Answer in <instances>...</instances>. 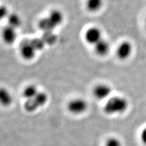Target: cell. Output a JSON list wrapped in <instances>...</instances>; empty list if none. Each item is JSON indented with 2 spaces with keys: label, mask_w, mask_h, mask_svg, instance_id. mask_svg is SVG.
<instances>
[{
  "label": "cell",
  "mask_w": 146,
  "mask_h": 146,
  "mask_svg": "<svg viewBox=\"0 0 146 146\" xmlns=\"http://www.w3.org/2000/svg\"><path fill=\"white\" fill-rule=\"evenodd\" d=\"M103 6V0H86V6L90 12H97Z\"/></svg>",
  "instance_id": "cell-13"
},
{
  "label": "cell",
  "mask_w": 146,
  "mask_h": 146,
  "mask_svg": "<svg viewBox=\"0 0 146 146\" xmlns=\"http://www.w3.org/2000/svg\"><path fill=\"white\" fill-rule=\"evenodd\" d=\"M38 93L39 91L35 85H30L25 88L23 92V96L24 98L28 100L35 97Z\"/></svg>",
  "instance_id": "cell-14"
},
{
  "label": "cell",
  "mask_w": 146,
  "mask_h": 146,
  "mask_svg": "<svg viewBox=\"0 0 146 146\" xmlns=\"http://www.w3.org/2000/svg\"><path fill=\"white\" fill-rule=\"evenodd\" d=\"M145 26H146V17H145Z\"/></svg>",
  "instance_id": "cell-18"
},
{
  "label": "cell",
  "mask_w": 146,
  "mask_h": 146,
  "mask_svg": "<svg viewBox=\"0 0 146 146\" xmlns=\"http://www.w3.org/2000/svg\"><path fill=\"white\" fill-rule=\"evenodd\" d=\"M36 49L34 46L31 42H25L21 46L20 53L21 56L26 60H31L33 59L36 54Z\"/></svg>",
  "instance_id": "cell-6"
},
{
  "label": "cell",
  "mask_w": 146,
  "mask_h": 146,
  "mask_svg": "<svg viewBox=\"0 0 146 146\" xmlns=\"http://www.w3.org/2000/svg\"><path fill=\"white\" fill-rule=\"evenodd\" d=\"M13 98L11 93L5 88H0V104L9 107L12 104Z\"/></svg>",
  "instance_id": "cell-11"
},
{
  "label": "cell",
  "mask_w": 146,
  "mask_h": 146,
  "mask_svg": "<svg viewBox=\"0 0 146 146\" xmlns=\"http://www.w3.org/2000/svg\"><path fill=\"white\" fill-rule=\"evenodd\" d=\"M102 38L101 31L97 27H91L85 33V39L86 42L94 45Z\"/></svg>",
  "instance_id": "cell-4"
},
{
  "label": "cell",
  "mask_w": 146,
  "mask_h": 146,
  "mask_svg": "<svg viewBox=\"0 0 146 146\" xmlns=\"http://www.w3.org/2000/svg\"><path fill=\"white\" fill-rule=\"evenodd\" d=\"M9 15L7 9L6 7H0V20L3 19L4 18H7Z\"/></svg>",
  "instance_id": "cell-16"
},
{
  "label": "cell",
  "mask_w": 146,
  "mask_h": 146,
  "mask_svg": "<svg viewBox=\"0 0 146 146\" xmlns=\"http://www.w3.org/2000/svg\"><path fill=\"white\" fill-rule=\"evenodd\" d=\"M127 100L121 96H114L108 99L104 107L105 113L108 115H114L124 113L128 108Z\"/></svg>",
  "instance_id": "cell-1"
},
{
  "label": "cell",
  "mask_w": 146,
  "mask_h": 146,
  "mask_svg": "<svg viewBox=\"0 0 146 146\" xmlns=\"http://www.w3.org/2000/svg\"><path fill=\"white\" fill-rule=\"evenodd\" d=\"M7 23L13 28L17 29L22 24V20L20 15L16 13H9L7 18Z\"/></svg>",
  "instance_id": "cell-12"
},
{
  "label": "cell",
  "mask_w": 146,
  "mask_h": 146,
  "mask_svg": "<svg viewBox=\"0 0 146 146\" xmlns=\"http://www.w3.org/2000/svg\"><path fill=\"white\" fill-rule=\"evenodd\" d=\"M141 139L142 142L146 145V127L143 129L141 133Z\"/></svg>",
  "instance_id": "cell-17"
},
{
  "label": "cell",
  "mask_w": 146,
  "mask_h": 146,
  "mask_svg": "<svg viewBox=\"0 0 146 146\" xmlns=\"http://www.w3.org/2000/svg\"><path fill=\"white\" fill-rule=\"evenodd\" d=\"M111 93V87L106 84H99L96 86L93 90L94 96L99 100L108 98Z\"/></svg>",
  "instance_id": "cell-8"
},
{
  "label": "cell",
  "mask_w": 146,
  "mask_h": 146,
  "mask_svg": "<svg viewBox=\"0 0 146 146\" xmlns=\"http://www.w3.org/2000/svg\"><path fill=\"white\" fill-rule=\"evenodd\" d=\"M1 38L3 42L7 44H12L17 38V29L7 25L1 31Z\"/></svg>",
  "instance_id": "cell-5"
},
{
  "label": "cell",
  "mask_w": 146,
  "mask_h": 146,
  "mask_svg": "<svg viewBox=\"0 0 146 146\" xmlns=\"http://www.w3.org/2000/svg\"><path fill=\"white\" fill-rule=\"evenodd\" d=\"M132 50V44L128 41H124L119 45L116 51L117 56L121 60H125L130 57Z\"/></svg>",
  "instance_id": "cell-7"
},
{
  "label": "cell",
  "mask_w": 146,
  "mask_h": 146,
  "mask_svg": "<svg viewBox=\"0 0 146 146\" xmlns=\"http://www.w3.org/2000/svg\"><path fill=\"white\" fill-rule=\"evenodd\" d=\"M67 108L70 113L74 115L84 113L88 108V104L83 99L76 98L68 102Z\"/></svg>",
  "instance_id": "cell-3"
},
{
  "label": "cell",
  "mask_w": 146,
  "mask_h": 146,
  "mask_svg": "<svg viewBox=\"0 0 146 146\" xmlns=\"http://www.w3.org/2000/svg\"><path fill=\"white\" fill-rule=\"evenodd\" d=\"M104 146H121V143L117 138L111 137L107 140Z\"/></svg>",
  "instance_id": "cell-15"
},
{
  "label": "cell",
  "mask_w": 146,
  "mask_h": 146,
  "mask_svg": "<svg viewBox=\"0 0 146 146\" xmlns=\"http://www.w3.org/2000/svg\"><path fill=\"white\" fill-rule=\"evenodd\" d=\"M48 100V94L45 92L39 91L35 97L26 100L24 105L25 110L29 113L36 111L39 108L44 106Z\"/></svg>",
  "instance_id": "cell-2"
},
{
  "label": "cell",
  "mask_w": 146,
  "mask_h": 146,
  "mask_svg": "<svg viewBox=\"0 0 146 146\" xmlns=\"http://www.w3.org/2000/svg\"><path fill=\"white\" fill-rule=\"evenodd\" d=\"M47 18L54 29L56 26L62 23L63 20V15L60 11L54 10L50 13Z\"/></svg>",
  "instance_id": "cell-10"
},
{
  "label": "cell",
  "mask_w": 146,
  "mask_h": 146,
  "mask_svg": "<svg viewBox=\"0 0 146 146\" xmlns=\"http://www.w3.org/2000/svg\"><path fill=\"white\" fill-rule=\"evenodd\" d=\"M94 51L97 54L100 56H104L108 54L110 46L109 43L104 38H102L100 41L94 45Z\"/></svg>",
  "instance_id": "cell-9"
}]
</instances>
